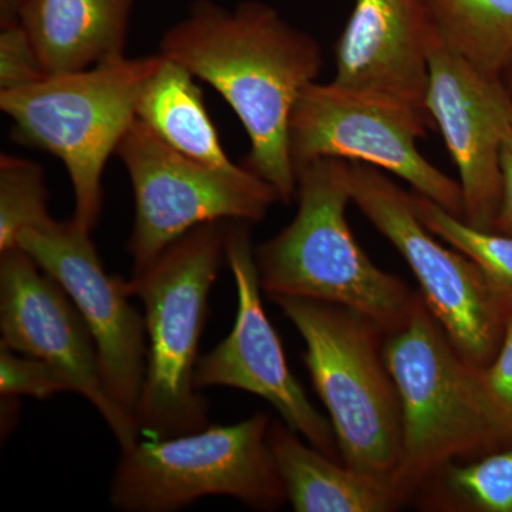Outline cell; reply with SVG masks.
Masks as SVG:
<instances>
[{"label": "cell", "instance_id": "cell-1", "mask_svg": "<svg viewBox=\"0 0 512 512\" xmlns=\"http://www.w3.org/2000/svg\"><path fill=\"white\" fill-rule=\"evenodd\" d=\"M160 55L224 97L251 141L245 167L289 204L298 190L289 120L322 69L318 42L266 3L252 0L231 10L197 0L187 18L164 33Z\"/></svg>", "mask_w": 512, "mask_h": 512}, {"label": "cell", "instance_id": "cell-2", "mask_svg": "<svg viewBox=\"0 0 512 512\" xmlns=\"http://www.w3.org/2000/svg\"><path fill=\"white\" fill-rule=\"evenodd\" d=\"M298 177V212L288 227L254 248L262 291L345 306L390 335L409 319L419 295L373 264L346 220L350 163L323 158Z\"/></svg>", "mask_w": 512, "mask_h": 512}, {"label": "cell", "instance_id": "cell-3", "mask_svg": "<svg viewBox=\"0 0 512 512\" xmlns=\"http://www.w3.org/2000/svg\"><path fill=\"white\" fill-rule=\"evenodd\" d=\"M229 221L191 229L127 281L144 305L147 365L136 410L141 434L170 439L208 426L207 399L194 384L208 298L225 258Z\"/></svg>", "mask_w": 512, "mask_h": 512}, {"label": "cell", "instance_id": "cell-4", "mask_svg": "<svg viewBox=\"0 0 512 512\" xmlns=\"http://www.w3.org/2000/svg\"><path fill=\"white\" fill-rule=\"evenodd\" d=\"M164 57H117L83 72L45 76L0 92V109L12 120V137L62 160L74 194L72 221L90 232L103 208L104 168L137 117L144 86Z\"/></svg>", "mask_w": 512, "mask_h": 512}, {"label": "cell", "instance_id": "cell-5", "mask_svg": "<svg viewBox=\"0 0 512 512\" xmlns=\"http://www.w3.org/2000/svg\"><path fill=\"white\" fill-rule=\"evenodd\" d=\"M402 407V457L394 483L406 494L460 458L504 444L474 367L458 353L419 293L406 323L384 338Z\"/></svg>", "mask_w": 512, "mask_h": 512}, {"label": "cell", "instance_id": "cell-6", "mask_svg": "<svg viewBox=\"0 0 512 512\" xmlns=\"http://www.w3.org/2000/svg\"><path fill=\"white\" fill-rule=\"evenodd\" d=\"M305 342L303 362L335 431L340 458L360 473L394 480L402 457V407L384 357V332L335 303L271 298Z\"/></svg>", "mask_w": 512, "mask_h": 512}, {"label": "cell", "instance_id": "cell-7", "mask_svg": "<svg viewBox=\"0 0 512 512\" xmlns=\"http://www.w3.org/2000/svg\"><path fill=\"white\" fill-rule=\"evenodd\" d=\"M269 419L255 413L231 426H207L121 450L110 503L126 512L183 510L204 497L237 498L255 510L288 500L268 444Z\"/></svg>", "mask_w": 512, "mask_h": 512}, {"label": "cell", "instance_id": "cell-8", "mask_svg": "<svg viewBox=\"0 0 512 512\" xmlns=\"http://www.w3.org/2000/svg\"><path fill=\"white\" fill-rule=\"evenodd\" d=\"M352 202L389 239L420 285V295L454 348L474 367L497 355L507 311L481 269L458 249L441 244L402 190L372 165L350 163Z\"/></svg>", "mask_w": 512, "mask_h": 512}, {"label": "cell", "instance_id": "cell-9", "mask_svg": "<svg viewBox=\"0 0 512 512\" xmlns=\"http://www.w3.org/2000/svg\"><path fill=\"white\" fill-rule=\"evenodd\" d=\"M116 154L126 167L136 202L127 244L133 275L191 229L217 221L258 222L281 201L278 192L247 167L231 174L195 163L137 117Z\"/></svg>", "mask_w": 512, "mask_h": 512}, {"label": "cell", "instance_id": "cell-10", "mask_svg": "<svg viewBox=\"0 0 512 512\" xmlns=\"http://www.w3.org/2000/svg\"><path fill=\"white\" fill-rule=\"evenodd\" d=\"M430 120L419 111L349 92L333 82H315L303 90L293 107L289 157L296 174L323 158L372 165L463 218L460 184L434 167L417 147Z\"/></svg>", "mask_w": 512, "mask_h": 512}, {"label": "cell", "instance_id": "cell-11", "mask_svg": "<svg viewBox=\"0 0 512 512\" xmlns=\"http://www.w3.org/2000/svg\"><path fill=\"white\" fill-rule=\"evenodd\" d=\"M225 259L237 286V319L227 338L198 359L195 387H232L262 397L286 426L338 460V440L332 424L315 409L293 376L281 339L266 316L248 222L229 221Z\"/></svg>", "mask_w": 512, "mask_h": 512}, {"label": "cell", "instance_id": "cell-12", "mask_svg": "<svg viewBox=\"0 0 512 512\" xmlns=\"http://www.w3.org/2000/svg\"><path fill=\"white\" fill-rule=\"evenodd\" d=\"M18 248L70 296L96 342L107 393L136 420L146 376L147 333L144 315L128 302L127 281L107 274L90 234L72 220L52 218L26 229Z\"/></svg>", "mask_w": 512, "mask_h": 512}, {"label": "cell", "instance_id": "cell-13", "mask_svg": "<svg viewBox=\"0 0 512 512\" xmlns=\"http://www.w3.org/2000/svg\"><path fill=\"white\" fill-rule=\"evenodd\" d=\"M0 345L45 360L93 404L121 450L141 439L137 421L104 386L99 352L70 296L23 249L0 252Z\"/></svg>", "mask_w": 512, "mask_h": 512}, {"label": "cell", "instance_id": "cell-14", "mask_svg": "<svg viewBox=\"0 0 512 512\" xmlns=\"http://www.w3.org/2000/svg\"><path fill=\"white\" fill-rule=\"evenodd\" d=\"M505 86L474 69L434 35L426 107L456 164L463 220L493 231L501 202V101Z\"/></svg>", "mask_w": 512, "mask_h": 512}, {"label": "cell", "instance_id": "cell-15", "mask_svg": "<svg viewBox=\"0 0 512 512\" xmlns=\"http://www.w3.org/2000/svg\"><path fill=\"white\" fill-rule=\"evenodd\" d=\"M434 35L423 0H355L335 46L332 82L430 117L426 97Z\"/></svg>", "mask_w": 512, "mask_h": 512}, {"label": "cell", "instance_id": "cell-16", "mask_svg": "<svg viewBox=\"0 0 512 512\" xmlns=\"http://www.w3.org/2000/svg\"><path fill=\"white\" fill-rule=\"evenodd\" d=\"M134 0H26L20 25L47 76L124 56Z\"/></svg>", "mask_w": 512, "mask_h": 512}, {"label": "cell", "instance_id": "cell-17", "mask_svg": "<svg viewBox=\"0 0 512 512\" xmlns=\"http://www.w3.org/2000/svg\"><path fill=\"white\" fill-rule=\"evenodd\" d=\"M268 444L296 512H387L406 501L394 480L360 473L301 440L275 420Z\"/></svg>", "mask_w": 512, "mask_h": 512}, {"label": "cell", "instance_id": "cell-18", "mask_svg": "<svg viewBox=\"0 0 512 512\" xmlns=\"http://www.w3.org/2000/svg\"><path fill=\"white\" fill-rule=\"evenodd\" d=\"M195 80L181 64L164 57L140 94L137 119L195 163L224 173H241L245 165L229 160Z\"/></svg>", "mask_w": 512, "mask_h": 512}, {"label": "cell", "instance_id": "cell-19", "mask_svg": "<svg viewBox=\"0 0 512 512\" xmlns=\"http://www.w3.org/2000/svg\"><path fill=\"white\" fill-rule=\"evenodd\" d=\"M440 42L490 79L512 60V0H423Z\"/></svg>", "mask_w": 512, "mask_h": 512}, {"label": "cell", "instance_id": "cell-20", "mask_svg": "<svg viewBox=\"0 0 512 512\" xmlns=\"http://www.w3.org/2000/svg\"><path fill=\"white\" fill-rule=\"evenodd\" d=\"M414 205L423 224L467 255L481 269L505 311L512 312V235L471 227L419 194H414Z\"/></svg>", "mask_w": 512, "mask_h": 512}, {"label": "cell", "instance_id": "cell-21", "mask_svg": "<svg viewBox=\"0 0 512 512\" xmlns=\"http://www.w3.org/2000/svg\"><path fill=\"white\" fill-rule=\"evenodd\" d=\"M49 191L39 164L9 154L0 156V252L18 247L19 235L52 220Z\"/></svg>", "mask_w": 512, "mask_h": 512}, {"label": "cell", "instance_id": "cell-22", "mask_svg": "<svg viewBox=\"0 0 512 512\" xmlns=\"http://www.w3.org/2000/svg\"><path fill=\"white\" fill-rule=\"evenodd\" d=\"M437 476L458 504L470 510L512 512V446L464 466L448 464Z\"/></svg>", "mask_w": 512, "mask_h": 512}, {"label": "cell", "instance_id": "cell-23", "mask_svg": "<svg viewBox=\"0 0 512 512\" xmlns=\"http://www.w3.org/2000/svg\"><path fill=\"white\" fill-rule=\"evenodd\" d=\"M72 392L59 372L37 357L13 352L0 345V394L2 397H35L46 400L55 394Z\"/></svg>", "mask_w": 512, "mask_h": 512}, {"label": "cell", "instance_id": "cell-24", "mask_svg": "<svg viewBox=\"0 0 512 512\" xmlns=\"http://www.w3.org/2000/svg\"><path fill=\"white\" fill-rule=\"evenodd\" d=\"M488 410L504 447L512 446V312L507 313L503 340L494 359L478 369Z\"/></svg>", "mask_w": 512, "mask_h": 512}, {"label": "cell", "instance_id": "cell-25", "mask_svg": "<svg viewBox=\"0 0 512 512\" xmlns=\"http://www.w3.org/2000/svg\"><path fill=\"white\" fill-rule=\"evenodd\" d=\"M47 76L22 25L0 33V92L20 89Z\"/></svg>", "mask_w": 512, "mask_h": 512}, {"label": "cell", "instance_id": "cell-26", "mask_svg": "<svg viewBox=\"0 0 512 512\" xmlns=\"http://www.w3.org/2000/svg\"><path fill=\"white\" fill-rule=\"evenodd\" d=\"M500 164L501 202L493 231L512 235V96L507 87L501 101Z\"/></svg>", "mask_w": 512, "mask_h": 512}, {"label": "cell", "instance_id": "cell-27", "mask_svg": "<svg viewBox=\"0 0 512 512\" xmlns=\"http://www.w3.org/2000/svg\"><path fill=\"white\" fill-rule=\"evenodd\" d=\"M26 0H0V28L20 25V12Z\"/></svg>", "mask_w": 512, "mask_h": 512}, {"label": "cell", "instance_id": "cell-28", "mask_svg": "<svg viewBox=\"0 0 512 512\" xmlns=\"http://www.w3.org/2000/svg\"><path fill=\"white\" fill-rule=\"evenodd\" d=\"M504 76L507 77V80H508V84H505V87H507L508 92H510V94L512 96V60H511V63L508 64L507 69H505L503 77ZM503 77H501V79H503Z\"/></svg>", "mask_w": 512, "mask_h": 512}]
</instances>
